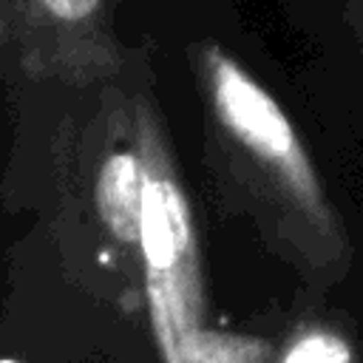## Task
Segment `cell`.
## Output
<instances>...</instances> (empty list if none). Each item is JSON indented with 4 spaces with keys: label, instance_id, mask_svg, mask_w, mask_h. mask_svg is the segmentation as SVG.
Returning a JSON list of instances; mask_svg holds the SVG:
<instances>
[{
    "label": "cell",
    "instance_id": "5b68a950",
    "mask_svg": "<svg viewBox=\"0 0 363 363\" xmlns=\"http://www.w3.org/2000/svg\"><path fill=\"white\" fill-rule=\"evenodd\" d=\"M284 363H352V354L335 335H309L289 349Z\"/></svg>",
    "mask_w": 363,
    "mask_h": 363
},
{
    "label": "cell",
    "instance_id": "6da1fadb",
    "mask_svg": "<svg viewBox=\"0 0 363 363\" xmlns=\"http://www.w3.org/2000/svg\"><path fill=\"white\" fill-rule=\"evenodd\" d=\"M116 0H0V54L28 74L94 79L119 62Z\"/></svg>",
    "mask_w": 363,
    "mask_h": 363
},
{
    "label": "cell",
    "instance_id": "7a4b0ae2",
    "mask_svg": "<svg viewBox=\"0 0 363 363\" xmlns=\"http://www.w3.org/2000/svg\"><path fill=\"white\" fill-rule=\"evenodd\" d=\"M196 62L216 122L255 159L281 170L298 190H309L312 170L286 113L269 91L218 43H201Z\"/></svg>",
    "mask_w": 363,
    "mask_h": 363
},
{
    "label": "cell",
    "instance_id": "8992f818",
    "mask_svg": "<svg viewBox=\"0 0 363 363\" xmlns=\"http://www.w3.org/2000/svg\"><path fill=\"white\" fill-rule=\"evenodd\" d=\"M354 3V14H357V20L363 23V0H352Z\"/></svg>",
    "mask_w": 363,
    "mask_h": 363
},
{
    "label": "cell",
    "instance_id": "277c9868",
    "mask_svg": "<svg viewBox=\"0 0 363 363\" xmlns=\"http://www.w3.org/2000/svg\"><path fill=\"white\" fill-rule=\"evenodd\" d=\"M147 164L136 150H113L96 176V207L119 241H139Z\"/></svg>",
    "mask_w": 363,
    "mask_h": 363
},
{
    "label": "cell",
    "instance_id": "52a82bcc",
    "mask_svg": "<svg viewBox=\"0 0 363 363\" xmlns=\"http://www.w3.org/2000/svg\"><path fill=\"white\" fill-rule=\"evenodd\" d=\"M0 363H14V360H0Z\"/></svg>",
    "mask_w": 363,
    "mask_h": 363
},
{
    "label": "cell",
    "instance_id": "3957f363",
    "mask_svg": "<svg viewBox=\"0 0 363 363\" xmlns=\"http://www.w3.org/2000/svg\"><path fill=\"white\" fill-rule=\"evenodd\" d=\"M139 241L145 247V258L153 275H162L164 269L176 267L190 247V224H187V210L179 199V190L173 187L170 179L153 173L150 167L145 179Z\"/></svg>",
    "mask_w": 363,
    "mask_h": 363
}]
</instances>
